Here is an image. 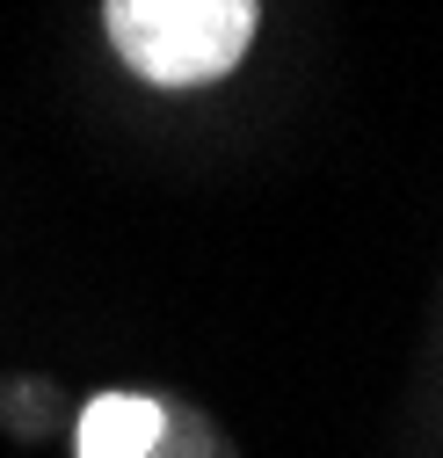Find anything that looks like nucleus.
<instances>
[{
    "label": "nucleus",
    "mask_w": 443,
    "mask_h": 458,
    "mask_svg": "<svg viewBox=\"0 0 443 458\" xmlns=\"http://www.w3.org/2000/svg\"><path fill=\"white\" fill-rule=\"evenodd\" d=\"M255 22H262L255 0H109L102 8V30L117 44V59L153 88L226 81L247 59Z\"/></svg>",
    "instance_id": "nucleus-1"
},
{
    "label": "nucleus",
    "mask_w": 443,
    "mask_h": 458,
    "mask_svg": "<svg viewBox=\"0 0 443 458\" xmlns=\"http://www.w3.org/2000/svg\"><path fill=\"white\" fill-rule=\"evenodd\" d=\"M168 437V393H95L73 422V458H153Z\"/></svg>",
    "instance_id": "nucleus-2"
},
{
    "label": "nucleus",
    "mask_w": 443,
    "mask_h": 458,
    "mask_svg": "<svg viewBox=\"0 0 443 458\" xmlns=\"http://www.w3.org/2000/svg\"><path fill=\"white\" fill-rule=\"evenodd\" d=\"M153 458H240V451L226 444V429L211 415H196L189 400H168V437H160Z\"/></svg>",
    "instance_id": "nucleus-3"
},
{
    "label": "nucleus",
    "mask_w": 443,
    "mask_h": 458,
    "mask_svg": "<svg viewBox=\"0 0 443 458\" xmlns=\"http://www.w3.org/2000/svg\"><path fill=\"white\" fill-rule=\"evenodd\" d=\"M0 415L15 422V437H44V422H51V386H0Z\"/></svg>",
    "instance_id": "nucleus-4"
}]
</instances>
